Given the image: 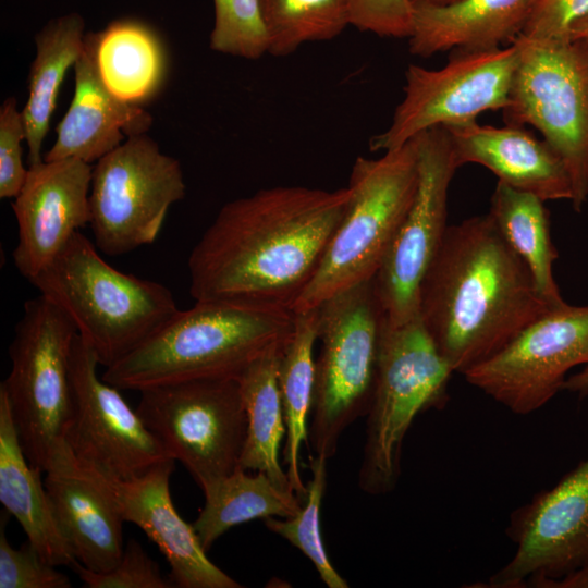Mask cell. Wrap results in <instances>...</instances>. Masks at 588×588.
I'll list each match as a JSON object with an SVG mask.
<instances>
[{"instance_id":"e575fe53","label":"cell","mask_w":588,"mask_h":588,"mask_svg":"<svg viewBox=\"0 0 588 588\" xmlns=\"http://www.w3.org/2000/svg\"><path fill=\"white\" fill-rule=\"evenodd\" d=\"M26 139L22 110L15 97L0 107V198H15L21 192L28 169L23 163L22 142Z\"/></svg>"},{"instance_id":"30bf717a","label":"cell","mask_w":588,"mask_h":588,"mask_svg":"<svg viewBox=\"0 0 588 588\" xmlns=\"http://www.w3.org/2000/svg\"><path fill=\"white\" fill-rule=\"evenodd\" d=\"M139 393L136 412L145 426L199 487L240 468L247 417L237 379L182 381Z\"/></svg>"},{"instance_id":"836d02e7","label":"cell","mask_w":588,"mask_h":588,"mask_svg":"<svg viewBox=\"0 0 588 588\" xmlns=\"http://www.w3.org/2000/svg\"><path fill=\"white\" fill-rule=\"evenodd\" d=\"M1 515L0 588H70V578L47 563L27 541L13 548L5 536Z\"/></svg>"},{"instance_id":"7402d4cb","label":"cell","mask_w":588,"mask_h":588,"mask_svg":"<svg viewBox=\"0 0 588 588\" xmlns=\"http://www.w3.org/2000/svg\"><path fill=\"white\" fill-rule=\"evenodd\" d=\"M537 0H461L414 4L409 52L420 58L456 49L488 50L518 37Z\"/></svg>"},{"instance_id":"484cf974","label":"cell","mask_w":588,"mask_h":588,"mask_svg":"<svg viewBox=\"0 0 588 588\" xmlns=\"http://www.w3.org/2000/svg\"><path fill=\"white\" fill-rule=\"evenodd\" d=\"M200 489L205 503L193 527L206 551L234 526L255 518L291 517L303 505L294 491L282 489L262 471L249 475L238 468Z\"/></svg>"},{"instance_id":"5b68a950","label":"cell","mask_w":588,"mask_h":588,"mask_svg":"<svg viewBox=\"0 0 588 588\" xmlns=\"http://www.w3.org/2000/svg\"><path fill=\"white\" fill-rule=\"evenodd\" d=\"M417 183L415 138L379 158L355 159L346 212L293 313L313 309L330 296L375 278L411 207Z\"/></svg>"},{"instance_id":"d590c367","label":"cell","mask_w":588,"mask_h":588,"mask_svg":"<svg viewBox=\"0 0 588 588\" xmlns=\"http://www.w3.org/2000/svg\"><path fill=\"white\" fill-rule=\"evenodd\" d=\"M350 24L380 37L408 38L414 22L411 0H347Z\"/></svg>"},{"instance_id":"8d00e7d4","label":"cell","mask_w":588,"mask_h":588,"mask_svg":"<svg viewBox=\"0 0 588 588\" xmlns=\"http://www.w3.org/2000/svg\"><path fill=\"white\" fill-rule=\"evenodd\" d=\"M588 14V0H537L523 35L551 38L569 35L571 26Z\"/></svg>"},{"instance_id":"f35d334b","label":"cell","mask_w":588,"mask_h":588,"mask_svg":"<svg viewBox=\"0 0 588 588\" xmlns=\"http://www.w3.org/2000/svg\"><path fill=\"white\" fill-rule=\"evenodd\" d=\"M569 35L588 39V14L571 26Z\"/></svg>"},{"instance_id":"4316f807","label":"cell","mask_w":588,"mask_h":588,"mask_svg":"<svg viewBox=\"0 0 588 588\" xmlns=\"http://www.w3.org/2000/svg\"><path fill=\"white\" fill-rule=\"evenodd\" d=\"M318 340V311L294 313L293 331L284 343L279 362L278 382L283 407L286 440V475L296 497L304 503L307 487L301 475V448L307 443L308 418L315 387L314 346Z\"/></svg>"},{"instance_id":"4fadbf2b","label":"cell","mask_w":588,"mask_h":588,"mask_svg":"<svg viewBox=\"0 0 588 588\" xmlns=\"http://www.w3.org/2000/svg\"><path fill=\"white\" fill-rule=\"evenodd\" d=\"M414 138L418 154L416 193L373 278L391 326L419 315L420 285L446 231L449 188L460 168L445 126L429 128Z\"/></svg>"},{"instance_id":"9c48e42d","label":"cell","mask_w":588,"mask_h":588,"mask_svg":"<svg viewBox=\"0 0 588 588\" xmlns=\"http://www.w3.org/2000/svg\"><path fill=\"white\" fill-rule=\"evenodd\" d=\"M77 334L72 319L39 294L25 302L9 347L11 370L0 389L24 454L41 473L70 416V359Z\"/></svg>"},{"instance_id":"52a82bcc","label":"cell","mask_w":588,"mask_h":588,"mask_svg":"<svg viewBox=\"0 0 588 588\" xmlns=\"http://www.w3.org/2000/svg\"><path fill=\"white\" fill-rule=\"evenodd\" d=\"M453 372L419 315L399 326L384 319L375 389L366 415L360 490L381 495L395 489L405 437L419 413L443 404Z\"/></svg>"},{"instance_id":"d6986e66","label":"cell","mask_w":588,"mask_h":588,"mask_svg":"<svg viewBox=\"0 0 588 588\" xmlns=\"http://www.w3.org/2000/svg\"><path fill=\"white\" fill-rule=\"evenodd\" d=\"M174 462L168 460L131 480L99 474L124 520L138 526L167 560L174 587L241 588L238 581L207 558L193 524H187L176 512L170 494Z\"/></svg>"},{"instance_id":"4dcf8cb0","label":"cell","mask_w":588,"mask_h":588,"mask_svg":"<svg viewBox=\"0 0 588 588\" xmlns=\"http://www.w3.org/2000/svg\"><path fill=\"white\" fill-rule=\"evenodd\" d=\"M310 480L307 495L298 513L291 517L264 518L265 526L302 551L314 564L319 577L329 588H347V581L333 567L321 536L320 512L327 487L328 458L310 455Z\"/></svg>"},{"instance_id":"cb8c5ba5","label":"cell","mask_w":588,"mask_h":588,"mask_svg":"<svg viewBox=\"0 0 588 588\" xmlns=\"http://www.w3.org/2000/svg\"><path fill=\"white\" fill-rule=\"evenodd\" d=\"M99 75L121 100L140 106L160 90L167 56L157 33L137 20H117L95 33Z\"/></svg>"},{"instance_id":"2e32d148","label":"cell","mask_w":588,"mask_h":588,"mask_svg":"<svg viewBox=\"0 0 588 588\" xmlns=\"http://www.w3.org/2000/svg\"><path fill=\"white\" fill-rule=\"evenodd\" d=\"M512 559L489 588L551 587L588 564V456L510 517Z\"/></svg>"},{"instance_id":"ba28073f","label":"cell","mask_w":588,"mask_h":588,"mask_svg":"<svg viewBox=\"0 0 588 588\" xmlns=\"http://www.w3.org/2000/svg\"><path fill=\"white\" fill-rule=\"evenodd\" d=\"M516 65L503 121L531 125L560 156L572 181V206L588 199V39L572 35L515 38Z\"/></svg>"},{"instance_id":"7c38bea8","label":"cell","mask_w":588,"mask_h":588,"mask_svg":"<svg viewBox=\"0 0 588 588\" xmlns=\"http://www.w3.org/2000/svg\"><path fill=\"white\" fill-rule=\"evenodd\" d=\"M517 50H452L448 63L437 70L409 64L404 96L389 127L373 136L372 151L397 148L436 126L475 121L485 111L507 107Z\"/></svg>"},{"instance_id":"7a4b0ae2","label":"cell","mask_w":588,"mask_h":588,"mask_svg":"<svg viewBox=\"0 0 588 588\" xmlns=\"http://www.w3.org/2000/svg\"><path fill=\"white\" fill-rule=\"evenodd\" d=\"M553 307L489 212L448 225L419 291L422 323L462 375Z\"/></svg>"},{"instance_id":"603a6c76","label":"cell","mask_w":588,"mask_h":588,"mask_svg":"<svg viewBox=\"0 0 588 588\" xmlns=\"http://www.w3.org/2000/svg\"><path fill=\"white\" fill-rule=\"evenodd\" d=\"M40 475L24 454L7 394L0 389V501L47 563L71 567L76 559L61 531Z\"/></svg>"},{"instance_id":"5bb4252c","label":"cell","mask_w":588,"mask_h":588,"mask_svg":"<svg viewBox=\"0 0 588 588\" xmlns=\"http://www.w3.org/2000/svg\"><path fill=\"white\" fill-rule=\"evenodd\" d=\"M587 364L588 305L564 303L539 316L464 377L512 413L528 415L563 390L572 368Z\"/></svg>"},{"instance_id":"ffe728a7","label":"cell","mask_w":588,"mask_h":588,"mask_svg":"<svg viewBox=\"0 0 588 588\" xmlns=\"http://www.w3.org/2000/svg\"><path fill=\"white\" fill-rule=\"evenodd\" d=\"M74 71L73 99L44 160L76 158L91 164L120 146L125 137L149 130L150 113L121 100L102 82L96 63L95 33L86 34Z\"/></svg>"},{"instance_id":"d6a6232c","label":"cell","mask_w":588,"mask_h":588,"mask_svg":"<svg viewBox=\"0 0 588 588\" xmlns=\"http://www.w3.org/2000/svg\"><path fill=\"white\" fill-rule=\"evenodd\" d=\"M71 568L89 588H171L158 565L144 548L134 539L124 546L119 562L109 571L95 572L83 566L77 560Z\"/></svg>"},{"instance_id":"ab89813d","label":"cell","mask_w":588,"mask_h":588,"mask_svg":"<svg viewBox=\"0 0 588 588\" xmlns=\"http://www.w3.org/2000/svg\"><path fill=\"white\" fill-rule=\"evenodd\" d=\"M414 4H431V5H448L461 0H411Z\"/></svg>"},{"instance_id":"d4e9b609","label":"cell","mask_w":588,"mask_h":588,"mask_svg":"<svg viewBox=\"0 0 588 588\" xmlns=\"http://www.w3.org/2000/svg\"><path fill=\"white\" fill-rule=\"evenodd\" d=\"M84 27L83 17L70 13L48 22L35 37L36 56L29 69L28 98L22 109L29 166L44 160L42 142L62 82L82 52L86 36Z\"/></svg>"},{"instance_id":"ac0fdd59","label":"cell","mask_w":588,"mask_h":588,"mask_svg":"<svg viewBox=\"0 0 588 588\" xmlns=\"http://www.w3.org/2000/svg\"><path fill=\"white\" fill-rule=\"evenodd\" d=\"M44 473L56 518L74 558L95 572L112 568L123 553L125 520L102 476L82 463L63 439Z\"/></svg>"},{"instance_id":"e0dca14e","label":"cell","mask_w":588,"mask_h":588,"mask_svg":"<svg viewBox=\"0 0 588 588\" xmlns=\"http://www.w3.org/2000/svg\"><path fill=\"white\" fill-rule=\"evenodd\" d=\"M91 174L93 166L76 158L29 166L25 183L12 203L19 229L12 258L28 281L89 224Z\"/></svg>"},{"instance_id":"6da1fadb","label":"cell","mask_w":588,"mask_h":588,"mask_svg":"<svg viewBox=\"0 0 588 588\" xmlns=\"http://www.w3.org/2000/svg\"><path fill=\"white\" fill-rule=\"evenodd\" d=\"M350 199L348 186L328 191L292 185L226 203L188 257L191 296L292 311Z\"/></svg>"},{"instance_id":"83f0119b","label":"cell","mask_w":588,"mask_h":588,"mask_svg":"<svg viewBox=\"0 0 588 588\" xmlns=\"http://www.w3.org/2000/svg\"><path fill=\"white\" fill-rule=\"evenodd\" d=\"M283 345L262 354L237 378L247 417L240 468L262 471L282 489L293 491L279 460L281 441L286 433L278 382Z\"/></svg>"},{"instance_id":"8fae6325","label":"cell","mask_w":588,"mask_h":588,"mask_svg":"<svg viewBox=\"0 0 588 588\" xmlns=\"http://www.w3.org/2000/svg\"><path fill=\"white\" fill-rule=\"evenodd\" d=\"M185 189L179 160L145 134L127 137L93 166L89 225L97 248L118 256L154 243Z\"/></svg>"},{"instance_id":"f1b7e54d","label":"cell","mask_w":588,"mask_h":588,"mask_svg":"<svg viewBox=\"0 0 588 588\" xmlns=\"http://www.w3.org/2000/svg\"><path fill=\"white\" fill-rule=\"evenodd\" d=\"M543 203L532 194L498 182L489 213L503 238L528 267L541 295L556 307L565 302L552 271L559 255L551 240L549 211Z\"/></svg>"},{"instance_id":"1f68e13d","label":"cell","mask_w":588,"mask_h":588,"mask_svg":"<svg viewBox=\"0 0 588 588\" xmlns=\"http://www.w3.org/2000/svg\"><path fill=\"white\" fill-rule=\"evenodd\" d=\"M210 48L247 60L267 54V35L260 0H213Z\"/></svg>"},{"instance_id":"3957f363","label":"cell","mask_w":588,"mask_h":588,"mask_svg":"<svg viewBox=\"0 0 588 588\" xmlns=\"http://www.w3.org/2000/svg\"><path fill=\"white\" fill-rule=\"evenodd\" d=\"M294 313L231 301H196L177 310L101 378L120 390L198 379L234 378L266 352L283 345Z\"/></svg>"},{"instance_id":"44dd1931","label":"cell","mask_w":588,"mask_h":588,"mask_svg":"<svg viewBox=\"0 0 588 588\" xmlns=\"http://www.w3.org/2000/svg\"><path fill=\"white\" fill-rule=\"evenodd\" d=\"M458 167L477 163L501 182L541 200H572L568 171L546 140L524 126L497 127L475 121L445 126Z\"/></svg>"},{"instance_id":"74e56055","label":"cell","mask_w":588,"mask_h":588,"mask_svg":"<svg viewBox=\"0 0 588 588\" xmlns=\"http://www.w3.org/2000/svg\"><path fill=\"white\" fill-rule=\"evenodd\" d=\"M563 390L577 393L580 396L588 394V364L579 372L566 378Z\"/></svg>"},{"instance_id":"277c9868","label":"cell","mask_w":588,"mask_h":588,"mask_svg":"<svg viewBox=\"0 0 588 588\" xmlns=\"http://www.w3.org/2000/svg\"><path fill=\"white\" fill-rule=\"evenodd\" d=\"M81 231L29 283L59 306L94 351L99 365H113L179 310L161 283L124 273L107 261Z\"/></svg>"},{"instance_id":"f546056e","label":"cell","mask_w":588,"mask_h":588,"mask_svg":"<svg viewBox=\"0 0 588 588\" xmlns=\"http://www.w3.org/2000/svg\"><path fill=\"white\" fill-rule=\"evenodd\" d=\"M260 5L267 53L273 57L331 40L351 25L347 0H260Z\"/></svg>"},{"instance_id":"8992f818","label":"cell","mask_w":588,"mask_h":588,"mask_svg":"<svg viewBox=\"0 0 588 588\" xmlns=\"http://www.w3.org/2000/svg\"><path fill=\"white\" fill-rule=\"evenodd\" d=\"M316 308L321 348L315 360L307 444L314 455L329 460L344 430L369 411L385 316L373 278Z\"/></svg>"},{"instance_id":"9a60e30c","label":"cell","mask_w":588,"mask_h":588,"mask_svg":"<svg viewBox=\"0 0 588 588\" xmlns=\"http://www.w3.org/2000/svg\"><path fill=\"white\" fill-rule=\"evenodd\" d=\"M99 363L77 334L70 373L71 412L63 431L72 453L98 473L131 480L171 458L120 393L97 372Z\"/></svg>"}]
</instances>
